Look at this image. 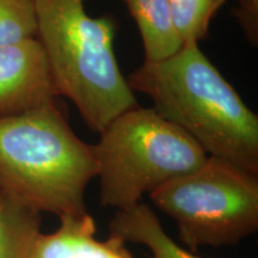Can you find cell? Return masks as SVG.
<instances>
[{"mask_svg": "<svg viewBox=\"0 0 258 258\" xmlns=\"http://www.w3.org/2000/svg\"><path fill=\"white\" fill-rule=\"evenodd\" d=\"M143 38L145 61L158 62L183 46L173 23L170 0H123Z\"/></svg>", "mask_w": 258, "mask_h": 258, "instance_id": "cell-9", "label": "cell"}, {"mask_svg": "<svg viewBox=\"0 0 258 258\" xmlns=\"http://www.w3.org/2000/svg\"><path fill=\"white\" fill-rule=\"evenodd\" d=\"M190 250L235 245L258 230V173L208 156L198 169L150 194Z\"/></svg>", "mask_w": 258, "mask_h": 258, "instance_id": "cell-5", "label": "cell"}, {"mask_svg": "<svg viewBox=\"0 0 258 258\" xmlns=\"http://www.w3.org/2000/svg\"><path fill=\"white\" fill-rule=\"evenodd\" d=\"M128 84L152 108L184 131L207 156L258 173V116L200 49L184 43L158 62H146Z\"/></svg>", "mask_w": 258, "mask_h": 258, "instance_id": "cell-1", "label": "cell"}, {"mask_svg": "<svg viewBox=\"0 0 258 258\" xmlns=\"http://www.w3.org/2000/svg\"><path fill=\"white\" fill-rule=\"evenodd\" d=\"M59 95L37 37L0 46V117L55 103Z\"/></svg>", "mask_w": 258, "mask_h": 258, "instance_id": "cell-6", "label": "cell"}, {"mask_svg": "<svg viewBox=\"0 0 258 258\" xmlns=\"http://www.w3.org/2000/svg\"><path fill=\"white\" fill-rule=\"evenodd\" d=\"M36 37L49 61L60 96L73 102L84 122L101 133L138 105L118 67L111 18H93L84 0H32Z\"/></svg>", "mask_w": 258, "mask_h": 258, "instance_id": "cell-3", "label": "cell"}, {"mask_svg": "<svg viewBox=\"0 0 258 258\" xmlns=\"http://www.w3.org/2000/svg\"><path fill=\"white\" fill-rule=\"evenodd\" d=\"M227 0H170L173 23L183 44L207 36L213 16Z\"/></svg>", "mask_w": 258, "mask_h": 258, "instance_id": "cell-11", "label": "cell"}, {"mask_svg": "<svg viewBox=\"0 0 258 258\" xmlns=\"http://www.w3.org/2000/svg\"><path fill=\"white\" fill-rule=\"evenodd\" d=\"M104 207L123 209L176 177L198 169L207 153L153 108L134 106L115 117L92 145Z\"/></svg>", "mask_w": 258, "mask_h": 258, "instance_id": "cell-4", "label": "cell"}, {"mask_svg": "<svg viewBox=\"0 0 258 258\" xmlns=\"http://www.w3.org/2000/svg\"><path fill=\"white\" fill-rule=\"evenodd\" d=\"M32 0H0V46L36 37Z\"/></svg>", "mask_w": 258, "mask_h": 258, "instance_id": "cell-12", "label": "cell"}, {"mask_svg": "<svg viewBox=\"0 0 258 258\" xmlns=\"http://www.w3.org/2000/svg\"><path fill=\"white\" fill-rule=\"evenodd\" d=\"M105 258H132V256H131V253H129L127 250L123 249L122 251H120V252L112 254V256L105 257Z\"/></svg>", "mask_w": 258, "mask_h": 258, "instance_id": "cell-14", "label": "cell"}, {"mask_svg": "<svg viewBox=\"0 0 258 258\" xmlns=\"http://www.w3.org/2000/svg\"><path fill=\"white\" fill-rule=\"evenodd\" d=\"M237 17L243 25L245 34L252 44L258 37V0H239Z\"/></svg>", "mask_w": 258, "mask_h": 258, "instance_id": "cell-13", "label": "cell"}, {"mask_svg": "<svg viewBox=\"0 0 258 258\" xmlns=\"http://www.w3.org/2000/svg\"><path fill=\"white\" fill-rule=\"evenodd\" d=\"M124 243L116 237L105 241L96 238L95 220L88 213L60 218L53 233L38 234L30 258H105L120 252Z\"/></svg>", "mask_w": 258, "mask_h": 258, "instance_id": "cell-7", "label": "cell"}, {"mask_svg": "<svg viewBox=\"0 0 258 258\" xmlns=\"http://www.w3.org/2000/svg\"><path fill=\"white\" fill-rule=\"evenodd\" d=\"M41 213L0 188V258H30Z\"/></svg>", "mask_w": 258, "mask_h": 258, "instance_id": "cell-10", "label": "cell"}, {"mask_svg": "<svg viewBox=\"0 0 258 258\" xmlns=\"http://www.w3.org/2000/svg\"><path fill=\"white\" fill-rule=\"evenodd\" d=\"M111 237L123 243L141 244L152 252V258H200L180 247L164 230L150 206L140 202L118 209L109 224Z\"/></svg>", "mask_w": 258, "mask_h": 258, "instance_id": "cell-8", "label": "cell"}, {"mask_svg": "<svg viewBox=\"0 0 258 258\" xmlns=\"http://www.w3.org/2000/svg\"><path fill=\"white\" fill-rule=\"evenodd\" d=\"M92 145L70 127L55 103L0 117V188L38 213H86L85 191L96 178Z\"/></svg>", "mask_w": 258, "mask_h": 258, "instance_id": "cell-2", "label": "cell"}]
</instances>
